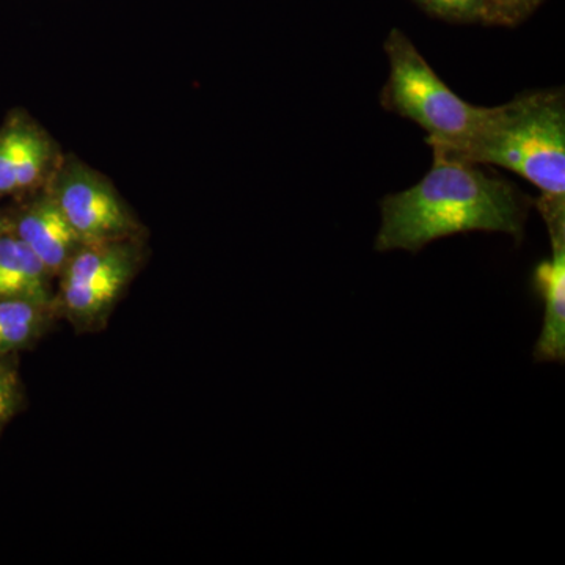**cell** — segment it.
Here are the masks:
<instances>
[{
	"label": "cell",
	"instance_id": "cell-12",
	"mask_svg": "<svg viewBox=\"0 0 565 565\" xmlns=\"http://www.w3.org/2000/svg\"><path fill=\"white\" fill-rule=\"evenodd\" d=\"M424 9L452 21H473L481 18L482 0H418Z\"/></svg>",
	"mask_w": 565,
	"mask_h": 565
},
{
	"label": "cell",
	"instance_id": "cell-3",
	"mask_svg": "<svg viewBox=\"0 0 565 565\" xmlns=\"http://www.w3.org/2000/svg\"><path fill=\"white\" fill-rule=\"evenodd\" d=\"M384 50L390 76L382 90V107L416 122L427 132L430 148L462 150L486 120L490 107L463 102L423 57L403 32H390Z\"/></svg>",
	"mask_w": 565,
	"mask_h": 565
},
{
	"label": "cell",
	"instance_id": "cell-5",
	"mask_svg": "<svg viewBox=\"0 0 565 565\" xmlns=\"http://www.w3.org/2000/svg\"><path fill=\"white\" fill-rule=\"evenodd\" d=\"M57 203L82 244L111 243L131 232V218L117 196L92 177L66 181Z\"/></svg>",
	"mask_w": 565,
	"mask_h": 565
},
{
	"label": "cell",
	"instance_id": "cell-13",
	"mask_svg": "<svg viewBox=\"0 0 565 565\" xmlns=\"http://www.w3.org/2000/svg\"><path fill=\"white\" fill-rule=\"evenodd\" d=\"M20 399V381H18L17 371L0 360V427L17 412Z\"/></svg>",
	"mask_w": 565,
	"mask_h": 565
},
{
	"label": "cell",
	"instance_id": "cell-8",
	"mask_svg": "<svg viewBox=\"0 0 565 565\" xmlns=\"http://www.w3.org/2000/svg\"><path fill=\"white\" fill-rule=\"evenodd\" d=\"M54 319V305L0 300V355L28 348Z\"/></svg>",
	"mask_w": 565,
	"mask_h": 565
},
{
	"label": "cell",
	"instance_id": "cell-9",
	"mask_svg": "<svg viewBox=\"0 0 565 565\" xmlns=\"http://www.w3.org/2000/svg\"><path fill=\"white\" fill-rule=\"evenodd\" d=\"M46 147L39 134L24 128L21 141L20 162H18L17 188H28L36 181L46 161Z\"/></svg>",
	"mask_w": 565,
	"mask_h": 565
},
{
	"label": "cell",
	"instance_id": "cell-6",
	"mask_svg": "<svg viewBox=\"0 0 565 565\" xmlns=\"http://www.w3.org/2000/svg\"><path fill=\"white\" fill-rule=\"evenodd\" d=\"M18 237L28 245L50 273H58L70 262L71 253L81 244L61 206L43 200L22 215Z\"/></svg>",
	"mask_w": 565,
	"mask_h": 565
},
{
	"label": "cell",
	"instance_id": "cell-2",
	"mask_svg": "<svg viewBox=\"0 0 565 565\" xmlns=\"http://www.w3.org/2000/svg\"><path fill=\"white\" fill-rule=\"evenodd\" d=\"M448 154L476 166L503 167L534 184L542 199L565 200L563 88L520 93L490 107L462 150Z\"/></svg>",
	"mask_w": 565,
	"mask_h": 565
},
{
	"label": "cell",
	"instance_id": "cell-1",
	"mask_svg": "<svg viewBox=\"0 0 565 565\" xmlns=\"http://www.w3.org/2000/svg\"><path fill=\"white\" fill-rule=\"evenodd\" d=\"M433 152V169L422 181L382 200L375 250L418 253L441 237L471 232L504 233L522 244L533 200L481 166Z\"/></svg>",
	"mask_w": 565,
	"mask_h": 565
},
{
	"label": "cell",
	"instance_id": "cell-11",
	"mask_svg": "<svg viewBox=\"0 0 565 565\" xmlns=\"http://www.w3.org/2000/svg\"><path fill=\"white\" fill-rule=\"evenodd\" d=\"M539 0H482L481 20L490 24H515L537 6Z\"/></svg>",
	"mask_w": 565,
	"mask_h": 565
},
{
	"label": "cell",
	"instance_id": "cell-7",
	"mask_svg": "<svg viewBox=\"0 0 565 565\" xmlns=\"http://www.w3.org/2000/svg\"><path fill=\"white\" fill-rule=\"evenodd\" d=\"M50 270L20 237L0 236V300L54 305Z\"/></svg>",
	"mask_w": 565,
	"mask_h": 565
},
{
	"label": "cell",
	"instance_id": "cell-10",
	"mask_svg": "<svg viewBox=\"0 0 565 565\" xmlns=\"http://www.w3.org/2000/svg\"><path fill=\"white\" fill-rule=\"evenodd\" d=\"M24 128L11 126L0 134V192L7 193L17 188L18 162Z\"/></svg>",
	"mask_w": 565,
	"mask_h": 565
},
{
	"label": "cell",
	"instance_id": "cell-4",
	"mask_svg": "<svg viewBox=\"0 0 565 565\" xmlns=\"http://www.w3.org/2000/svg\"><path fill=\"white\" fill-rule=\"evenodd\" d=\"M541 212L552 258L535 266L531 286L545 308L544 327L534 349L539 363H564L565 359V207H546Z\"/></svg>",
	"mask_w": 565,
	"mask_h": 565
}]
</instances>
